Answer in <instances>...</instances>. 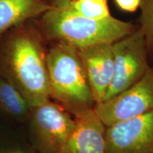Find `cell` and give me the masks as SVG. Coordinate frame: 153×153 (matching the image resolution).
Listing matches in <instances>:
<instances>
[{"instance_id":"1","label":"cell","mask_w":153,"mask_h":153,"mask_svg":"<svg viewBox=\"0 0 153 153\" xmlns=\"http://www.w3.org/2000/svg\"><path fill=\"white\" fill-rule=\"evenodd\" d=\"M46 52L40 34L29 28L14 30L0 48V74L31 107L51 99Z\"/></svg>"},{"instance_id":"2","label":"cell","mask_w":153,"mask_h":153,"mask_svg":"<svg viewBox=\"0 0 153 153\" xmlns=\"http://www.w3.org/2000/svg\"><path fill=\"white\" fill-rule=\"evenodd\" d=\"M51 99L74 117L93 109L96 101L76 48L53 42L46 52Z\"/></svg>"},{"instance_id":"3","label":"cell","mask_w":153,"mask_h":153,"mask_svg":"<svg viewBox=\"0 0 153 153\" xmlns=\"http://www.w3.org/2000/svg\"><path fill=\"white\" fill-rule=\"evenodd\" d=\"M41 26L43 36L50 41L62 42L77 49L99 43H114L138 27L112 16L92 19L53 6L42 15Z\"/></svg>"},{"instance_id":"4","label":"cell","mask_w":153,"mask_h":153,"mask_svg":"<svg viewBox=\"0 0 153 153\" xmlns=\"http://www.w3.org/2000/svg\"><path fill=\"white\" fill-rule=\"evenodd\" d=\"M72 115L55 101L32 107L26 126V140L38 153H57L75 126Z\"/></svg>"},{"instance_id":"5","label":"cell","mask_w":153,"mask_h":153,"mask_svg":"<svg viewBox=\"0 0 153 153\" xmlns=\"http://www.w3.org/2000/svg\"><path fill=\"white\" fill-rule=\"evenodd\" d=\"M112 48L114 74L104 101L136 83L150 67L145 38L139 26L129 35L112 43Z\"/></svg>"},{"instance_id":"6","label":"cell","mask_w":153,"mask_h":153,"mask_svg":"<svg viewBox=\"0 0 153 153\" xmlns=\"http://www.w3.org/2000/svg\"><path fill=\"white\" fill-rule=\"evenodd\" d=\"M153 108V68L149 67L140 79L113 96L94 110L106 127L137 116Z\"/></svg>"},{"instance_id":"7","label":"cell","mask_w":153,"mask_h":153,"mask_svg":"<svg viewBox=\"0 0 153 153\" xmlns=\"http://www.w3.org/2000/svg\"><path fill=\"white\" fill-rule=\"evenodd\" d=\"M106 153H152L153 108L106 128Z\"/></svg>"},{"instance_id":"8","label":"cell","mask_w":153,"mask_h":153,"mask_svg":"<svg viewBox=\"0 0 153 153\" xmlns=\"http://www.w3.org/2000/svg\"><path fill=\"white\" fill-rule=\"evenodd\" d=\"M78 52L85 66L96 104L104 101L114 74L112 43L81 48Z\"/></svg>"},{"instance_id":"9","label":"cell","mask_w":153,"mask_h":153,"mask_svg":"<svg viewBox=\"0 0 153 153\" xmlns=\"http://www.w3.org/2000/svg\"><path fill=\"white\" fill-rule=\"evenodd\" d=\"M74 119L73 131L57 153H106V127L94 108L77 115Z\"/></svg>"},{"instance_id":"10","label":"cell","mask_w":153,"mask_h":153,"mask_svg":"<svg viewBox=\"0 0 153 153\" xmlns=\"http://www.w3.org/2000/svg\"><path fill=\"white\" fill-rule=\"evenodd\" d=\"M31 108L19 89L0 74V131L19 129L26 123Z\"/></svg>"},{"instance_id":"11","label":"cell","mask_w":153,"mask_h":153,"mask_svg":"<svg viewBox=\"0 0 153 153\" xmlns=\"http://www.w3.org/2000/svg\"><path fill=\"white\" fill-rule=\"evenodd\" d=\"M51 7L43 0H0V38Z\"/></svg>"},{"instance_id":"12","label":"cell","mask_w":153,"mask_h":153,"mask_svg":"<svg viewBox=\"0 0 153 153\" xmlns=\"http://www.w3.org/2000/svg\"><path fill=\"white\" fill-rule=\"evenodd\" d=\"M63 8L68 12L92 19H104L111 16L107 0H71Z\"/></svg>"},{"instance_id":"13","label":"cell","mask_w":153,"mask_h":153,"mask_svg":"<svg viewBox=\"0 0 153 153\" xmlns=\"http://www.w3.org/2000/svg\"><path fill=\"white\" fill-rule=\"evenodd\" d=\"M0 153H38L17 130L0 131Z\"/></svg>"},{"instance_id":"14","label":"cell","mask_w":153,"mask_h":153,"mask_svg":"<svg viewBox=\"0 0 153 153\" xmlns=\"http://www.w3.org/2000/svg\"><path fill=\"white\" fill-rule=\"evenodd\" d=\"M140 28L144 33L148 54L153 55V0H141Z\"/></svg>"},{"instance_id":"15","label":"cell","mask_w":153,"mask_h":153,"mask_svg":"<svg viewBox=\"0 0 153 153\" xmlns=\"http://www.w3.org/2000/svg\"><path fill=\"white\" fill-rule=\"evenodd\" d=\"M141 0H115L120 9L128 12H134L140 8Z\"/></svg>"},{"instance_id":"16","label":"cell","mask_w":153,"mask_h":153,"mask_svg":"<svg viewBox=\"0 0 153 153\" xmlns=\"http://www.w3.org/2000/svg\"><path fill=\"white\" fill-rule=\"evenodd\" d=\"M53 1V7H63L68 4L71 0H51Z\"/></svg>"},{"instance_id":"17","label":"cell","mask_w":153,"mask_h":153,"mask_svg":"<svg viewBox=\"0 0 153 153\" xmlns=\"http://www.w3.org/2000/svg\"><path fill=\"white\" fill-rule=\"evenodd\" d=\"M152 153H153V152H152Z\"/></svg>"}]
</instances>
